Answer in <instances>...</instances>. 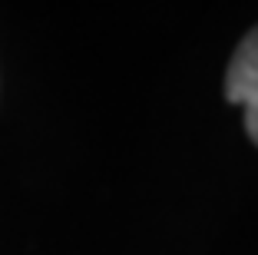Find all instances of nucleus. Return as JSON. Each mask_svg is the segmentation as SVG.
I'll return each instance as SVG.
<instances>
[{"label":"nucleus","mask_w":258,"mask_h":255,"mask_svg":"<svg viewBox=\"0 0 258 255\" xmlns=\"http://www.w3.org/2000/svg\"><path fill=\"white\" fill-rule=\"evenodd\" d=\"M225 99L245 106V129L258 146V27L232 53L225 73Z\"/></svg>","instance_id":"f257e3e1"}]
</instances>
